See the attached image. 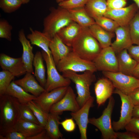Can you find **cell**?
I'll list each match as a JSON object with an SVG mask.
<instances>
[{
    "label": "cell",
    "instance_id": "obj_9",
    "mask_svg": "<svg viewBox=\"0 0 139 139\" xmlns=\"http://www.w3.org/2000/svg\"><path fill=\"white\" fill-rule=\"evenodd\" d=\"M93 62L97 71L118 72L117 55L111 46L102 48L100 53Z\"/></svg>",
    "mask_w": 139,
    "mask_h": 139
},
{
    "label": "cell",
    "instance_id": "obj_41",
    "mask_svg": "<svg viewBox=\"0 0 139 139\" xmlns=\"http://www.w3.org/2000/svg\"><path fill=\"white\" fill-rule=\"evenodd\" d=\"M108 9H116L124 7L127 0H106Z\"/></svg>",
    "mask_w": 139,
    "mask_h": 139
},
{
    "label": "cell",
    "instance_id": "obj_12",
    "mask_svg": "<svg viewBox=\"0 0 139 139\" xmlns=\"http://www.w3.org/2000/svg\"><path fill=\"white\" fill-rule=\"evenodd\" d=\"M80 108L73 90L69 86L64 96L52 106L50 112L60 115L64 111L76 112Z\"/></svg>",
    "mask_w": 139,
    "mask_h": 139
},
{
    "label": "cell",
    "instance_id": "obj_31",
    "mask_svg": "<svg viewBox=\"0 0 139 139\" xmlns=\"http://www.w3.org/2000/svg\"><path fill=\"white\" fill-rule=\"evenodd\" d=\"M28 104L39 124L44 127L47 122L49 113L45 111L33 100L29 101Z\"/></svg>",
    "mask_w": 139,
    "mask_h": 139
},
{
    "label": "cell",
    "instance_id": "obj_50",
    "mask_svg": "<svg viewBox=\"0 0 139 139\" xmlns=\"http://www.w3.org/2000/svg\"><path fill=\"white\" fill-rule=\"evenodd\" d=\"M137 6L139 10V0H132Z\"/></svg>",
    "mask_w": 139,
    "mask_h": 139
},
{
    "label": "cell",
    "instance_id": "obj_40",
    "mask_svg": "<svg viewBox=\"0 0 139 139\" xmlns=\"http://www.w3.org/2000/svg\"><path fill=\"white\" fill-rule=\"evenodd\" d=\"M126 131L132 132L139 135V118L132 117L125 126Z\"/></svg>",
    "mask_w": 139,
    "mask_h": 139
},
{
    "label": "cell",
    "instance_id": "obj_5",
    "mask_svg": "<svg viewBox=\"0 0 139 139\" xmlns=\"http://www.w3.org/2000/svg\"><path fill=\"white\" fill-rule=\"evenodd\" d=\"M115 100L111 96L109 99L107 107L101 116L98 118H89V123L96 127L100 131L104 139L117 138L116 132L114 130L111 121V116L115 104Z\"/></svg>",
    "mask_w": 139,
    "mask_h": 139
},
{
    "label": "cell",
    "instance_id": "obj_7",
    "mask_svg": "<svg viewBox=\"0 0 139 139\" xmlns=\"http://www.w3.org/2000/svg\"><path fill=\"white\" fill-rule=\"evenodd\" d=\"M41 52L47 68V78L44 87L46 91L49 92L58 88L69 86L71 80L59 74L52 55L49 56L43 50Z\"/></svg>",
    "mask_w": 139,
    "mask_h": 139
},
{
    "label": "cell",
    "instance_id": "obj_32",
    "mask_svg": "<svg viewBox=\"0 0 139 139\" xmlns=\"http://www.w3.org/2000/svg\"><path fill=\"white\" fill-rule=\"evenodd\" d=\"M129 27L133 44L139 45V11L131 22Z\"/></svg>",
    "mask_w": 139,
    "mask_h": 139
},
{
    "label": "cell",
    "instance_id": "obj_48",
    "mask_svg": "<svg viewBox=\"0 0 139 139\" xmlns=\"http://www.w3.org/2000/svg\"><path fill=\"white\" fill-rule=\"evenodd\" d=\"M132 117L139 118V105L134 106L133 111Z\"/></svg>",
    "mask_w": 139,
    "mask_h": 139
},
{
    "label": "cell",
    "instance_id": "obj_10",
    "mask_svg": "<svg viewBox=\"0 0 139 139\" xmlns=\"http://www.w3.org/2000/svg\"><path fill=\"white\" fill-rule=\"evenodd\" d=\"M114 93L118 94L121 102L120 116L118 120L113 121L112 125L115 131L125 129V126L132 117L134 105L128 95L122 92L117 89L114 90Z\"/></svg>",
    "mask_w": 139,
    "mask_h": 139
},
{
    "label": "cell",
    "instance_id": "obj_4",
    "mask_svg": "<svg viewBox=\"0 0 139 139\" xmlns=\"http://www.w3.org/2000/svg\"><path fill=\"white\" fill-rule=\"evenodd\" d=\"M44 19L43 32L51 39L62 28L73 21L68 10L60 6L52 7Z\"/></svg>",
    "mask_w": 139,
    "mask_h": 139
},
{
    "label": "cell",
    "instance_id": "obj_28",
    "mask_svg": "<svg viewBox=\"0 0 139 139\" xmlns=\"http://www.w3.org/2000/svg\"><path fill=\"white\" fill-rule=\"evenodd\" d=\"M5 94L17 99L22 103H28L33 100L36 97L26 92L20 86L12 81L7 89Z\"/></svg>",
    "mask_w": 139,
    "mask_h": 139
},
{
    "label": "cell",
    "instance_id": "obj_49",
    "mask_svg": "<svg viewBox=\"0 0 139 139\" xmlns=\"http://www.w3.org/2000/svg\"><path fill=\"white\" fill-rule=\"evenodd\" d=\"M22 2L23 4H25L28 3L30 0H20Z\"/></svg>",
    "mask_w": 139,
    "mask_h": 139
},
{
    "label": "cell",
    "instance_id": "obj_39",
    "mask_svg": "<svg viewBox=\"0 0 139 139\" xmlns=\"http://www.w3.org/2000/svg\"><path fill=\"white\" fill-rule=\"evenodd\" d=\"M29 137L25 134L16 131L0 132V139H29Z\"/></svg>",
    "mask_w": 139,
    "mask_h": 139
},
{
    "label": "cell",
    "instance_id": "obj_16",
    "mask_svg": "<svg viewBox=\"0 0 139 139\" xmlns=\"http://www.w3.org/2000/svg\"><path fill=\"white\" fill-rule=\"evenodd\" d=\"M115 88L111 81L106 77L100 78L96 82L94 90L98 107L104 104L112 96Z\"/></svg>",
    "mask_w": 139,
    "mask_h": 139
},
{
    "label": "cell",
    "instance_id": "obj_2",
    "mask_svg": "<svg viewBox=\"0 0 139 139\" xmlns=\"http://www.w3.org/2000/svg\"><path fill=\"white\" fill-rule=\"evenodd\" d=\"M19 102L6 94L0 95V132L11 130L20 119Z\"/></svg>",
    "mask_w": 139,
    "mask_h": 139
},
{
    "label": "cell",
    "instance_id": "obj_42",
    "mask_svg": "<svg viewBox=\"0 0 139 139\" xmlns=\"http://www.w3.org/2000/svg\"><path fill=\"white\" fill-rule=\"evenodd\" d=\"M63 128L66 131L71 132L74 131L76 128V124L73 118L66 119L61 122H60Z\"/></svg>",
    "mask_w": 139,
    "mask_h": 139
},
{
    "label": "cell",
    "instance_id": "obj_14",
    "mask_svg": "<svg viewBox=\"0 0 139 139\" xmlns=\"http://www.w3.org/2000/svg\"><path fill=\"white\" fill-rule=\"evenodd\" d=\"M94 98L91 96L77 111L71 112L72 118L78 126L80 134V138L87 139V129L89 123L88 116L90 108L93 105Z\"/></svg>",
    "mask_w": 139,
    "mask_h": 139
},
{
    "label": "cell",
    "instance_id": "obj_26",
    "mask_svg": "<svg viewBox=\"0 0 139 139\" xmlns=\"http://www.w3.org/2000/svg\"><path fill=\"white\" fill-rule=\"evenodd\" d=\"M44 129V127L39 124L20 119L10 131H18L30 136L39 134Z\"/></svg>",
    "mask_w": 139,
    "mask_h": 139
},
{
    "label": "cell",
    "instance_id": "obj_21",
    "mask_svg": "<svg viewBox=\"0 0 139 139\" xmlns=\"http://www.w3.org/2000/svg\"><path fill=\"white\" fill-rule=\"evenodd\" d=\"M31 33L28 34L27 38L31 44L41 48L49 56L52 55L49 46L51 38L45 33L30 28Z\"/></svg>",
    "mask_w": 139,
    "mask_h": 139
},
{
    "label": "cell",
    "instance_id": "obj_6",
    "mask_svg": "<svg viewBox=\"0 0 139 139\" xmlns=\"http://www.w3.org/2000/svg\"><path fill=\"white\" fill-rule=\"evenodd\" d=\"M56 67L58 71L62 73L67 71L76 72L90 71L94 73L97 71L93 61L81 58L72 51L60 60Z\"/></svg>",
    "mask_w": 139,
    "mask_h": 139
},
{
    "label": "cell",
    "instance_id": "obj_29",
    "mask_svg": "<svg viewBox=\"0 0 139 139\" xmlns=\"http://www.w3.org/2000/svg\"><path fill=\"white\" fill-rule=\"evenodd\" d=\"M84 7L93 19L104 16L108 9L106 0H88Z\"/></svg>",
    "mask_w": 139,
    "mask_h": 139
},
{
    "label": "cell",
    "instance_id": "obj_38",
    "mask_svg": "<svg viewBox=\"0 0 139 139\" xmlns=\"http://www.w3.org/2000/svg\"><path fill=\"white\" fill-rule=\"evenodd\" d=\"M88 0H68L58 4V6L67 10L84 7Z\"/></svg>",
    "mask_w": 139,
    "mask_h": 139
},
{
    "label": "cell",
    "instance_id": "obj_43",
    "mask_svg": "<svg viewBox=\"0 0 139 139\" xmlns=\"http://www.w3.org/2000/svg\"><path fill=\"white\" fill-rule=\"evenodd\" d=\"M117 138L119 139H139V135L130 131L123 132H116Z\"/></svg>",
    "mask_w": 139,
    "mask_h": 139
},
{
    "label": "cell",
    "instance_id": "obj_8",
    "mask_svg": "<svg viewBox=\"0 0 139 139\" xmlns=\"http://www.w3.org/2000/svg\"><path fill=\"white\" fill-rule=\"evenodd\" d=\"M105 77L110 80L116 88L128 95L136 88L139 87V79L131 75L119 72H102Z\"/></svg>",
    "mask_w": 139,
    "mask_h": 139
},
{
    "label": "cell",
    "instance_id": "obj_44",
    "mask_svg": "<svg viewBox=\"0 0 139 139\" xmlns=\"http://www.w3.org/2000/svg\"><path fill=\"white\" fill-rule=\"evenodd\" d=\"M131 56L138 63H139V45H132L127 49Z\"/></svg>",
    "mask_w": 139,
    "mask_h": 139
},
{
    "label": "cell",
    "instance_id": "obj_17",
    "mask_svg": "<svg viewBox=\"0 0 139 139\" xmlns=\"http://www.w3.org/2000/svg\"><path fill=\"white\" fill-rule=\"evenodd\" d=\"M114 32L116 35V39L112 43L111 46L116 54L124 49H127L133 45L129 25L119 26L115 30Z\"/></svg>",
    "mask_w": 139,
    "mask_h": 139
},
{
    "label": "cell",
    "instance_id": "obj_13",
    "mask_svg": "<svg viewBox=\"0 0 139 139\" xmlns=\"http://www.w3.org/2000/svg\"><path fill=\"white\" fill-rule=\"evenodd\" d=\"M68 86L60 87L49 92H44L33 101L45 111L49 113L52 106L64 96Z\"/></svg>",
    "mask_w": 139,
    "mask_h": 139
},
{
    "label": "cell",
    "instance_id": "obj_34",
    "mask_svg": "<svg viewBox=\"0 0 139 139\" xmlns=\"http://www.w3.org/2000/svg\"><path fill=\"white\" fill-rule=\"evenodd\" d=\"M20 119L39 124L28 103L19 102Z\"/></svg>",
    "mask_w": 139,
    "mask_h": 139
},
{
    "label": "cell",
    "instance_id": "obj_51",
    "mask_svg": "<svg viewBox=\"0 0 139 139\" xmlns=\"http://www.w3.org/2000/svg\"><path fill=\"white\" fill-rule=\"evenodd\" d=\"M68 0H56V2L58 4L64 1H65Z\"/></svg>",
    "mask_w": 139,
    "mask_h": 139
},
{
    "label": "cell",
    "instance_id": "obj_19",
    "mask_svg": "<svg viewBox=\"0 0 139 139\" xmlns=\"http://www.w3.org/2000/svg\"><path fill=\"white\" fill-rule=\"evenodd\" d=\"M49 47L56 66L72 51V47L66 45L57 34L51 39Z\"/></svg>",
    "mask_w": 139,
    "mask_h": 139
},
{
    "label": "cell",
    "instance_id": "obj_24",
    "mask_svg": "<svg viewBox=\"0 0 139 139\" xmlns=\"http://www.w3.org/2000/svg\"><path fill=\"white\" fill-rule=\"evenodd\" d=\"M88 28L90 33L98 41L102 48L111 46L112 39L115 36L114 32L105 30L96 23Z\"/></svg>",
    "mask_w": 139,
    "mask_h": 139
},
{
    "label": "cell",
    "instance_id": "obj_23",
    "mask_svg": "<svg viewBox=\"0 0 139 139\" xmlns=\"http://www.w3.org/2000/svg\"><path fill=\"white\" fill-rule=\"evenodd\" d=\"M118 72L131 75V73L138 63L128 53L127 49H124L117 54Z\"/></svg>",
    "mask_w": 139,
    "mask_h": 139
},
{
    "label": "cell",
    "instance_id": "obj_33",
    "mask_svg": "<svg viewBox=\"0 0 139 139\" xmlns=\"http://www.w3.org/2000/svg\"><path fill=\"white\" fill-rule=\"evenodd\" d=\"M95 23L105 30L114 32L119 25L115 21L104 16L94 19Z\"/></svg>",
    "mask_w": 139,
    "mask_h": 139
},
{
    "label": "cell",
    "instance_id": "obj_3",
    "mask_svg": "<svg viewBox=\"0 0 139 139\" xmlns=\"http://www.w3.org/2000/svg\"><path fill=\"white\" fill-rule=\"evenodd\" d=\"M62 73L63 76L70 79L75 84L77 94L76 100L81 107L91 97L90 86L96 80L94 73L86 71L82 74H79L73 71H67Z\"/></svg>",
    "mask_w": 139,
    "mask_h": 139
},
{
    "label": "cell",
    "instance_id": "obj_30",
    "mask_svg": "<svg viewBox=\"0 0 139 139\" xmlns=\"http://www.w3.org/2000/svg\"><path fill=\"white\" fill-rule=\"evenodd\" d=\"M44 60L41 52L38 51L34 55L33 65L35 68L34 75L40 85L44 88L47 79L45 76V69Z\"/></svg>",
    "mask_w": 139,
    "mask_h": 139
},
{
    "label": "cell",
    "instance_id": "obj_1",
    "mask_svg": "<svg viewBox=\"0 0 139 139\" xmlns=\"http://www.w3.org/2000/svg\"><path fill=\"white\" fill-rule=\"evenodd\" d=\"M72 51L81 58L93 61L102 48L89 31L88 28H82L71 47Z\"/></svg>",
    "mask_w": 139,
    "mask_h": 139
},
{
    "label": "cell",
    "instance_id": "obj_15",
    "mask_svg": "<svg viewBox=\"0 0 139 139\" xmlns=\"http://www.w3.org/2000/svg\"><path fill=\"white\" fill-rule=\"evenodd\" d=\"M0 65L3 70L9 71L15 77H19L27 72L21 57L14 58L4 53H1Z\"/></svg>",
    "mask_w": 139,
    "mask_h": 139
},
{
    "label": "cell",
    "instance_id": "obj_27",
    "mask_svg": "<svg viewBox=\"0 0 139 139\" xmlns=\"http://www.w3.org/2000/svg\"><path fill=\"white\" fill-rule=\"evenodd\" d=\"M59 115L49 112L45 129L50 139L62 138L63 135L59 129L60 117Z\"/></svg>",
    "mask_w": 139,
    "mask_h": 139
},
{
    "label": "cell",
    "instance_id": "obj_46",
    "mask_svg": "<svg viewBox=\"0 0 139 139\" xmlns=\"http://www.w3.org/2000/svg\"><path fill=\"white\" fill-rule=\"evenodd\" d=\"M29 139H50L45 129L39 134L34 136H30Z\"/></svg>",
    "mask_w": 139,
    "mask_h": 139
},
{
    "label": "cell",
    "instance_id": "obj_20",
    "mask_svg": "<svg viewBox=\"0 0 139 139\" xmlns=\"http://www.w3.org/2000/svg\"><path fill=\"white\" fill-rule=\"evenodd\" d=\"M32 74L27 72L23 78L14 81L26 92L37 97L46 91L44 87L38 83Z\"/></svg>",
    "mask_w": 139,
    "mask_h": 139
},
{
    "label": "cell",
    "instance_id": "obj_36",
    "mask_svg": "<svg viewBox=\"0 0 139 139\" xmlns=\"http://www.w3.org/2000/svg\"><path fill=\"white\" fill-rule=\"evenodd\" d=\"M15 77L9 71L3 70L0 72V95L5 94L8 87Z\"/></svg>",
    "mask_w": 139,
    "mask_h": 139
},
{
    "label": "cell",
    "instance_id": "obj_47",
    "mask_svg": "<svg viewBox=\"0 0 139 139\" xmlns=\"http://www.w3.org/2000/svg\"><path fill=\"white\" fill-rule=\"evenodd\" d=\"M131 75L139 79V63L133 70L131 73Z\"/></svg>",
    "mask_w": 139,
    "mask_h": 139
},
{
    "label": "cell",
    "instance_id": "obj_11",
    "mask_svg": "<svg viewBox=\"0 0 139 139\" xmlns=\"http://www.w3.org/2000/svg\"><path fill=\"white\" fill-rule=\"evenodd\" d=\"M139 9L135 3L116 9H107L104 16L116 22L119 26H129Z\"/></svg>",
    "mask_w": 139,
    "mask_h": 139
},
{
    "label": "cell",
    "instance_id": "obj_35",
    "mask_svg": "<svg viewBox=\"0 0 139 139\" xmlns=\"http://www.w3.org/2000/svg\"><path fill=\"white\" fill-rule=\"evenodd\" d=\"M22 4L20 0H0V8L6 13H10L15 11Z\"/></svg>",
    "mask_w": 139,
    "mask_h": 139
},
{
    "label": "cell",
    "instance_id": "obj_45",
    "mask_svg": "<svg viewBox=\"0 0 139 139\" xmlns=\"http://www.w3.org/2000/svg\"><path fill=\"white\" fill-rule=\"evenodd\" d=\"M128 95L134 106L139 105V87L135 89Z\"/></svg>",
    "mask_w": 139,
    "mask_h": 139
},
{
    "label": "cell",
    "instance_id": "obj_22",
    "mask_svg": "<svg viewBox=\"0 0 139 139\" xmlns=\"http://www.w3.org/2000/svg\"><path fill=\"white\" fill-rule=\"evenodd\" d=\"M82 28L80 25L73 21L62 28L57 34L66 45L71 47L73 42Z\"/></svg>",
    "mask_w": 139,
    "mask_h": 139
},
{
    "label": "cell",
    "instance_id": "obj_18",
    "mask_svg": "<svg viewBox=\"0 0 139 139\" xmlns=\"http://www.w3.org/2000/svg\"><path fill=\"white\" fill-rule=\"evenodd\" d=\"M18 39L23 47V53L21 57L27 72L33 74L32 67L34 56L33 53V47L30 42L26 37L24 30H21L19 32Z\"/></svg>",
    "mask_w": 139,
    "mask_h": 139
},
{
    "label": "cell",
    "instance_id": "obj_25",
    "mask_svg": "<svg viewBox=\"0 0 139 139\" xmlns=\"http://www.w3.org/2000/svg\"><path fill=\"white\" fill-rule=\"evenodd\" d=\"M68 10L73 21L82 28H88L95 23L94 19L89 14L84 7Z\"/></svg>",
    "mask_w": 139,
    "mask_h": 139
},
{
    "label": "cell",
    "instance_id": "obj_37",
    "mask_svg": "<svg viewBox=\"0 0 139 139\" xmlns=\"http://www.w3.org/2000/svg\"><path fill=\"white\" fill-rule=\"evenodd\" d=\"M12 27L6 20H0V38L6 39L9 41L12 40L11 31Z\"/></svg>",
    "mask_w": 139,
    "mask_h": 139
}]
</instances>
